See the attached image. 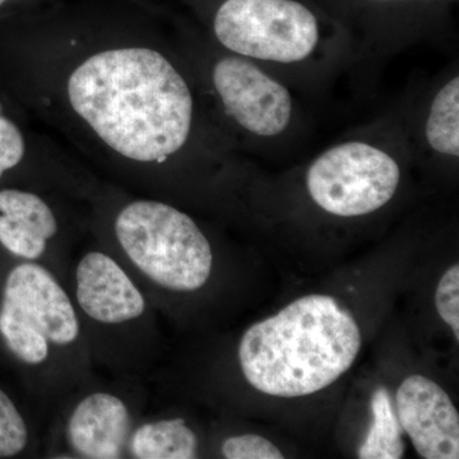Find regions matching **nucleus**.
<instances>
[{
  "instance_id": "obj_5",
  "label": "nucleus",
  "mask_w": 459,
  "mask_h": 459,
  "mask_svg": "<svg viewBox=\"0 0 459 459\" xmlns=\"http://www.w3.org/2000/svg\"><path fill=\"white\" fill-rule=\"evenodd\" d=\"M213 30L229 50L283 65L312 56L320 39L316 14L299 0H225Z\"/></svg>"
},
{
  "instance_id": "obj_2",
  "label": "nucleus",
  "mask_w": 459,
  "mask_h": 459,
  "mask_svg": "<svg viewBox=\"0 0 459 459\" xmlns=\"http://www.w3.org/2000/svg\"><path fill=\"white\" fill-rule=\"evenodd\" d=\"M361 342L358 323L336 299L307 295L247 329L238 361L256 391L303 397L340 379L358 358Z\"/></svg>"
},
{
  "instance_id": "obj_14",
  "label": "nucleus",
  "mask_w": 459,
  "mask_h": 459,
  "mask_svg": "<svg viewBox=\"0 0 459 459\" xmlns=\"http://www.w3.org/2000/svg\"><path fill=\"white\" fill-rule=\"evenodd\" d=\"M428 143L437 152L459 156V78L444 84L431 104L425 126Z\"/></svg>"
},
{
  "instance_id": "obj_11",
  "label": "nucleus",
  "mask_w": 459,
  "mask_h": 459,
  "mask_svg": "<svg viewBox=\"0 0 459 459\" xmlns=\"http://www.w3.org/2000/svg\"><path fill=\"white\" fill-rule=\"evenodd\" d=\"M0 244L27 261L40 258L57 231L49 205L32 193L5 189L0 192Z\"/></svg>"
},
{
  "instance_id": "obj_15",
  "label": "nucleus",
  "mask_w": 459,
  "mask_h": 459,
  "mask_svg": "<svg viewBox=\"0 0 459 459\" xmlns=\"http://www.w3.org/2000/svg\"><path fill=\"white\" fill-rule=\"evenodd\" d=\"M29 430L13 402L0 389V458H11L26 448Z\"/></svg>"
},
{
  "instance_id": "obj_12",
  "label": "nucleus",
  "mask_w": 459,
  "mask_h": 459,
  "mask_svg": "<svg viewBox=\"0 0 459 459\" xmlns=\"http://www.w3.org/2000/svg\"><path fill=\"white\" fill-rule=\"evenodd\" d=\"M129 449L138 459H192L198 437L183 419L148 422L132 435Z\"/></svg>"
},
{
  "instance_id": "obj_6",
  "label": "nucleus",
  "mask_w": 459,
  "mask_h": 459,
  "mask_svg": "<svg viewBox=\"0 0 459 459\" xmlns=\"http://www.w3.org/2000/svg\"><path fill=\"white\" fill-rule=\"evenodd\" d=\"M400 181L401 169L394 157L365 142L329 148L307 172L310 197L338 217L376 212L394 198Z\"/></svg>"
},
{
  "instance_id": "obj_1",
  "label": "nucleus",
  "mask_w": 459,
  "mask_h": 459,
  "mask_svg": "<svg viewBox=\"0 0 459 459\" xmlns=\"http://www.w3.org/2000/svg\"><path fill=\"white\" fill-rule=\"evenodd\" d=\"M68 96L75 113L126 159L161 162L188 141L192 92L159 51L95 54L72 74Z\"/></svg>"
},
{
  "instance_id": "obj_8",
  "label": "nucleus",
  "mask_w": 459,
  "mask_h": 459,
  "mask_svg": "<svg viewBox=\"0 0 459 459\" xmlns=\"http://www.w3.org/2000/svg\"><path fill=\"white\" fill-rule=\"evenodd\" d=\"M402 428L421 457L459 458V415L449 395L422 376L404 379L395 394Z\"/></svg>"
},
{
  "instance_id": "obj_19",
  "label": "nucleus",
  "mask_w": 459,
  "mask_h": 459,
  "mask_svg": "<svg viewBox=\"0 0 459 459\" xmlns=\"http://www.w3.org/2000/svg\"><path fill=\"white\" fill-rule=\"evenodd\" d=\"M377 2H402V0H377Z\"/></svg>"
},
{
  "instance_id": "obj_18",
  "label": "nucleus",
  "mask_w": 459,
  "mask_h": 459,
  "mask_svg": "<svg viewBox=\"0 0 459 459\" xmlns=\"http://www.w3.org/2000/svg\"><path fill=\"white\" fill-rule=\"evenodd\" d=\"M25 155V141L16 124L0 117V178L20 164Z\"/></svg>"
},
{
  "instance_id": "obj_13",
  "label": "nucleus",
  "mask_w": 459,
  "mask_h": 459,
  "mask_svg": "<svg viewBox=\"0 0 459 459\" xmlns=\"http://www.w3.org/2000/svg\"><path fill=\"white\" fill-rule=\"evenodd\" d=\"M371 425L364 443L359 448L361 459H400L403 457V428L391 394L385 386H379L371 397Z\"/></svg>"
},
{
  "instance_id": "obj_9",
  "label": "nucleus",
  "mask_w": 459,
  "mask_h": 459,
  "mask_svg": "<svg viewBox=\"0 0 459 459\" xmlns=\"http://www.w3.org/2000/svg\"><path fill=\"white\" fill-rule=\"evenodd\" d=\"M77 301L91 319L104 325H120L144 313L143 296L128 274L110 256L91 252L75 271Z\"/></svg>"
},
{
  "instance_id": "obj_16",
  "label": "nucleus",
  "mask_w": 459,
  "mask_h": 459,
  "mask_svg": "<svg viewBox=\"0 0 459 459\" xmlns=\"http://www.w3.org/2000/svg\"><path fill=\"white\" fill-rule=\"evenodd\" d=\"M435 307L440 318L452 328L459 340V265L455 264L443 274L435 292Z\"/></svg>"
},
{
  "instance_id": "obj_10",
  "label": "nucleus",
  "mask_w": 459,
  "mask_h": 459,
  "mask_svg": "<svg viewBox=\"0 0 459 459\" xmlns=\"http://www.w3.org/2000/svg\"><path fill=\"white\" fill-rule=\"evenodd\" d=\"M129 433L128 407L117 395L102 392L81 401L68 422L69 443L82 458L122 457Z\"/></svg>"
},
{
  "instance_id": "obj_20",
  "label": "nucleus",
  "mask_w": 459,
  "mask_h": 459,
  "mask_svg": "<svg viewBox=\"0 0 459 459\" xmlns=\"http://www.w3.org/2000/svg\"><path fill=\"white\" fill-rule=\"evenodd\" d=\"M8 0H0V7H2L3 4H4V3H7Z\"/></svg>"
},
{
  "instance_id": "obj_7",
  "label": "nucleus",
  "mask_w": 459,
  "mask_h": 459,
  "mask_svg": "<svg viewBox=\"0 0 459 459\" xmlns=\"http://www.w3.org/2000/svg\"><path fill=\"white\" fill-rule=\"evenodd\" d=\"M213 84L226 113L247 132L274 137L286 131L292 100L286 87L240 56H226L213 68Z\"/></svg>"
},
{
  "instance_id": "obj_3",
  "label": "nucleus",
  "mask_w": 459,
  "mask_h": 459,
  "mask_svg": "<svg viewBox=\"0 0 459 459\" xmlns=\"http://www.w3.org/2000/svg\"><path fill=\"white\" fill-rule=\"evenodd\" d=\"M115 234L133 264L164 289L195 291L210 279V241L188 214L171 205L133 202L117 214Z\"/></svg>"
},
{
  "instance_id": "obj_17",
  "label": "nucleus",
  "mask_w": 459,
  "mask_h": 459,
  "mask_svg": "<svg viewBox=\"0 0 459 459\" xmlns=\"http://www.w3.org/2000/svg\"><path fill=\"white\" fill-rule=\"evenodd\" d=\"M223 457L228 459H282L280 449L261 435L246 434L228 437L222 444Z\"/></svg>"
},
{
  "instance_id": "obj_4",
  "label": "nucleus",
  "mask_w": 459,
  "mask_h": 459,
  "mask_svg": "<svg viewBox=\"0 0 459 459\" xmlns=\"http://www.w3.org/2000/svg\"><path fill=\"white\" fill-rule=\"evenodd\" d=\"M78 334L71 299L47 268L22 263L9 272L0 305V336L16 358L41 364L50 343L66 346Z\"/></svg>"
}]
</instances>
